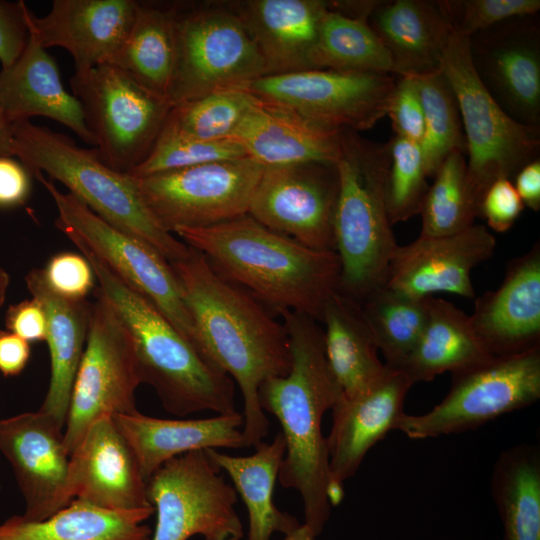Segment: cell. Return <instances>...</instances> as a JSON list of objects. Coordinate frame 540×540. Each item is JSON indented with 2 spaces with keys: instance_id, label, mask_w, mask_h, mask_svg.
<instances>
[{
  "instance_id": "1",
  "label": "cell",
  "mask_w": 540,
  "mask_h": 540,
  "mask_svg": "<svg viewBox=\"0 0 540 540\" xmlns=\"http://www.w3.org/2000/svg\"><path fill=\"white\" fill-rule=\"evenodd\" d=\"M170 264L195 325L197 351L238 385L246 445L256 447L269 430L259 388L291 368L287 331L270 309L218 274L199 251L190 247L185 258Z\"/></svg>"
},
{
  "instance_id": "2",
  "label": "cell",
  "mask_w": 540,
  "mask_h": 540,
  "mask_svg": "<svg viewBox=\"0 0 540 540\" xmlns=\"http://www.w3.org/2000/svg\"><path fill=\"white\" fill-rule=\"evenodd\" d=\"M279 315L289 337L291 368L287 375L261 384L259 404L277 418L282 428L285 455L279 483L299 493L304 524L319 536L332 507L327 494L329 458L322 419L342 390L326 359L324 333L318 321L294 311Z\"/></svg>"
},
{
  "instance_id": "3",
  "label": "cell",
  "mask_w": 540,
  "mask_h": 540,
  "mask_svg": "<svg viewBox=\"0 0 540 540\" xmlns=\"http://www.w3.org/2000/svg\"><path fill=\"white\" fill-rule=\"evenodd\" d=\"M174 234L276 314L294 311L320 322L326 300L339 285L335 251L307 247L248 214L210 227L179 228Z\"/></svg>"
},
{
  "instance_id": "4",
  "label": "cell",
  "mask_w": 540,
  "mask_h": 540,
  "mask_svg": "<svg viewBox=\"0 0 540 540\" xmlns=\"http://www.w3.org/2000/svg\"><path fill=\"white\" fill-rule=\"evenodd\" d=\"M78 249L131 337L142 384L154 389L164 410L179 417L236 412L231 377L210 365L152 302L88 250Z\"/></svg>"
},
{
  "instance_id": "5",
  "label": "cell",
  "mask_w": 540,
  "mask_h": 540,
  "mask_svg": "<svg viewBox=\"0 0 540 540\" xmlns=\"http://www.w3.org/2000/svg\"><path fill=\"white\" fill-rule=\"evenodd\" d=\"M339 193L334 241L341 271L337 290L362 303L386 287L396 243L387 206L389 143L340 131L335 163Z\"/></svg>"
},
{
  "instance_id": "6",
  "label": "cell",
  "mask_w": 540,
  "mask_h": 540,
  "mask_svg": "<svg viewBox=\"0 0 540 540\" xmlns=\"http://www.w3.org/2000/svg\"><path fill=\"white\" fill-rule=\"evenodd\" d=\"M11 154L31 176L46 174L62 183L99 217L146 242L169 263L185 258L190 247L163 229L146 207L136 178L106 164L95 148L30 120L11 127Z\"/></svg>"
},
{
  "instance_id": "7",
  "label": "cell",
  "mask_w": 540,
  "mask_h": 540,
  "mask_svg": "<svg viewBox=\"0 0 540 540\" xmlns=\"http://www.w3.org/2000/svg\"><path fill=\"white\" fill-rule=\"evenodd\" d=\"M458 102L466 141L467 183L479 209L488 187L498 179L513 180L518 171L539 158L540 126L512 119L477 76L468 37L453 32L441 59Z\"/></svg>"
},
{
  "instance_id": "8",
  "label": "cell",
  "mask_w": 540,
  "mask_h": 540,
  "mask_svg": "<svg viewBox=\"0 0 540 540\" xmlns=\"http://www.w3.org/2000/svg\"><path fill=\"white\" fill-rule=\"evenodd\" d=\"M33 177L54 201L57 228L77 248L88 250L120 280L152 302L197 351L195 325L171 264L146 242L111 225L71 193L59 190L43 174Z\"/></svg>"
},
{
  "instance_id": "9",
  "label": "cell",
  "mask_w": 540,
  "mask_h": 540,
  "mask_svg": "<svg viewBox=\"0 0 540 540\" xmlns=\"http://www.w3.org/2000/svg\"><path fill=\"white\" fill-rule=\"evenodd\" d=\"M179 54L172 105L242 88L266 76L264 60L232 2L178 4Z\"/></svg>"
},
{
  "instance_id": "10",
  "label": "cell",
  "mask_w": 540,
  "mask_h": 540,
  "mask_svg": "<svg viewBox=\"0 0 540 540\" xmlns=\"http://www.w3.org/2000/svg\"><path fill=\"white\" fill-rule=\"evenodd\" d=\"M70 87L82 106L95 149L121 172H130L147 157L173 106L108 63L75 72Z\"/></svg>"
},
{
  "instance_id": "11",
  "label": "cell",
  "mask_w": 540,
  "mask_h": 540,
  "mask_svg": "<svg viewBox=\"0 0 540 540\" xmlns=\"http://www.w3.org/2000/svg\"><path fill=\"white\" fill-rule=\"evenodd\" d=\"M539 399L540 347H536L452 373L442 401L424 414L403 413L396 430L416 440L460 433Z\"/></svg>"
},
{
  "instance_id": "12",
  "label": "cell",
  "mask_w": 540,
  "mask_h": 540,
  "mask_svg": "<svg viewBox=\"0 0 540 540\" xmlns=\"http://www.w3.org/2000/svg\"><path fill=\"white\" fill-rule=\"evenodd\" d=\"M205 450L166 461L147 480L146 493L156 512L150 540H241L237 493Z\"/></svg>"
},
{
  "instance_id": "13",
  "label": "cell",
  "mask_w": 540,
  "mask_h": 540,
  "mask_svg": "<svg viewBox=\"0 0 540 540\" xmlns=\"http://www.w3.org/2000/svg\"><path fill=\"white\" fill-rule=\"evenodd\" d=\"M96 293L64 429L70 455L97 418L138 412L135 391L142 382L133 342L112 306Z\"/></svg>"
},
{
  "instance_id": "14",
  "label": "cell",
  "mask_w": 540,
  "mask_h": 540,
  "mask_svg": "<svg viewBox=\"0 0 540 540\" xmlns=\"http://www.w3.org/2000/svg\"><path fill=\"white\" fill-rule=\"evenodd\" d=\"M394 75L312 69L266 75L242 87L257 100L328 130H368L387 114Z\"/></svg>"
},
{
  "instance_id": "15",
  "label": "cell",
  "mask_w": 540,
  "mask_h": 540,
  "mask_svg": "<svg viewBox=\"0 0 540 540\" xmlns=\"http://www.w3.org/2000/svg\"><path fill=\"white\" fill-rule=\"evenodd\" d=\"M263 170L243 157L135 178L150 213L174 234L179 228L210 227L248 214Z\"/></svg>"
},
{
  "instance_id": "16",
  "label": "cell",
  "mask_w": 540,
  "mask_h": 540,
  "mask_svg": "<svg viewBox=\"0 0 540 540\" xmlns=\"http://www.w3.org/2000/svg\"><path fill=\"white\" fill-rule=\"evenodd\" d=\"M338 193L335 164L308 162L264 167L248 215L307 247L335 251Z\"/></svg>"
},
{
  "instance_id": "17",
  "label": "cell",
  "mask_w": 540,
  "mask_h": 540,
  "mask_svg": "<svg viewBox=\"0 0 540 540\" xmlns=\"http://www.w3.org/2000/svg\"><path fill=\"white\" fill-rule=\"evenodd\" d=\"M474 70L514 120L540 126V21L537 14L499 22L469 38Z\"/></svg>"
},
{
  "instance_id": "18",
  "label": "cell",
  "mask_w": 540,
  "mask_h": 540,
  "mask_svg": "<svg viewBox=\"0 0 540 540\" xmlns=\"http://www.w3.org/2000/svg\"><path fill=\"white\" fill-rule=\"evenodd\" d=\"M0 451L25 501L22 517L43 520L67 506L70 453L64 427L47 414L25 412L0 420Z\"/></svg>"
},
{
  "instance_id": "19",
  "label": "cell",
  "mask_w": 540,
  "mask_h": 540,
  "mask_svg": "<svg viewBox=\"0 0 540 540\" xmlns=\"http://www.w3.org/2000/svg\"><path fill=\"white\" fill-rule=\"evenodd\" d=\"M387 367L371 387L351 397L342 394L331 409L332 426L326 437L331 506L341 503L344 482L354 476L371 447L396 430L404 413L405 398L413 384L401 370Z\"/></svg>"
},
{
  "instance_id": "20",
  "label": "cell",
  "mask_w": 540,
  "mask_h": 540,
  "mask_svg": "<svg viewBox=\"0 0 540 540\" xmlns=\"http://www.w3.org/2000/svg\"><path fill=\"white\" fill-rule=\"evenodd\" d=\"M496 239L482 224L444 236H419L398 246L386 287L416 298L445 292L474 298L472 270L494 254Z\"/></svg>"
},
{
  "instance_id": "21",
  "label": "cell",
  "mask_w": 540,
  "mask_h": 540,
  "mask_svg": "<svg viewBox=\"0 0 540 540\" xmlns=\"http://www.w3.org/2000/svg\"><path fill=\"white\" fill-rule=\"evenodd\" d=\"M66 493L69 502L77 499L110 510L152 506L135 453L113 416L94 420L72 452Z\"/></svg>"
},
{
  "instance_id": "22",
  "label": "cell",
  "mask_w": 540,
  "mask_h": 540,
  "mask_svg": "<svg viewBox=\"0 0 540 540\" xmlns=\"http://www.w3.org/2000/svg\"><path fill=\"white\" fill-rule=\"evenodd\" d=\"M136 0H53L43 17L27 6L28 31L43 48L60 47L75 72L108 63L124 42L135 17Z\"/></svg>"
},
{
  "instance_id": "23",
  "label": "cell",
  "mask_w": 540,
  "mask_h": 540,
  "mask_svg": "<svg viewBox=\"0 0 540 540\" xmlns=\"http://www.w3.org/2000/svg\"><path fill=\"white\" fill-rule=\"evenodd\" d=\"M471 326L493 356L540 347V244L506 266L500 286L474 302Z\"/></svg>"
},
{
  "instance_id": "24",
  "label": "cell",
  "mask_w": 540,
  "mask_h": 540,
  "mask_svg": "<svg viewBox=\"0 0 540 540\" xmlns=\"http://www.w3.org/2000/svg\"><path fill=\"white\" fill-rule=\"evenodd\" d=\"M232 4L264 60L267 75L315 69L314 53L327 1L246 0Z\"/></svg>"
},
{
  "instance_id": "25",
  "label": "cell",
  "mask_w": 540,
  "mask_h": 540,
  "mask_svg": "<svg viewBox=\"0 0 540 540\" xmlns=\"http://www.w3.org/2000/svg\"><path fill=\"white\" fill-rule=\"evenodd\" d=\"M0 106L11 124L49 118L95 147L79 100L65 89L55 59L30 32L21 56L0 71Z\"/></svg>"
},
{
  "instance_id": "26",
  "label": "cell",
  "mask_w": 540,
  "mask_h": 540,
  "mask_svg": "<svg viewBox=\"0 0 540 540\" xmlns=\"http://www.w3.org/2000/svg\"><path fill=\"white\" fill-rule=\"evenodd\" d=\"M137 458L145 481L166 461L187 452L247 447L238 411L203 419H161L141 414L113 416Z\"/></svg>"
},
{
  "instance_id": "27",
  "label": "cell",
  "mask_w": 540,
  "mask_h": 540,
  "mask_svg": "<svg viewBox=\"0 0 540 540\" xmlns=\"http://www.w3.org/2000/svg\"><path fill=\"white\" fill-rule=\"evenodd\" d=\"M368 25L388 51L397 76H423L441 69L454 32L440 1H378Z\"/></svg>"
},
{
  "instance_id": "28",
  "label": "cell",
  "mask_w": 540,
  "mask_h": 540,
  "mask_svg": "<svg viewBox=\"0 0 540 540\" xmlns=\"http://www.w3.org/2000/svg\"><path fill=\"white\" fill-rule=\"evenodd\" d=\"M340 131L319 127L291 111L256 99L231 138L263 167L335 164Z\"/></svg>"
},
{
  "instance_id": "29",
  "label": "cell",
  "mask_w": 540,
  "mask_h": 540,
  "mask_svg": "<svg viewBox=\"0 0 540 540\" xmlns=\"http://www.w3.org/2000/svg\"><path fill=\"white\" fill-rule=\"evenodd\" d=\"M32 298L42 305L47 320L45 342L50 354V381L39 411L65 428L75 375L88 335L92 304L56 294L46 283L42 269L25 276Z\"/></svg>"
},
{
  "instance_id": "30",
  "label": "cell",
  "mask_w": 540,
  "mask_h": 540,
  "mask_svg": "<svg viewBox=\"0 0 540 540\" xmlns=\"http://www.w3.org/2000/svg\"><path fill=\"white\" fill-rule=\"evenodd\" d=\"M178 54V4L138 1L132 26L108 64L169 100Z\"/></svg>"
},
{
  "instance_id": "31",
  "label": "cell",
  "mask_w": 540,
  "mask_h": 540,
  "mask_svg": "<svg viewBox=\"0 0 540 540\" xmlns=\"http://www.w3.org/2000/svg\"><path fill=\"white\" fill-rule=\"evenodd\" d=\"M329 367L342 394L357 395L387 371L360 303L335 290L325 302L321 321Z\"/></svg>"
},
{
  "instance_id": "32",
  "label": "cell",
  "mask_w": 540,
  "mask_h": 540,
  "mask_svg": "<svg viewBox=\"0 0 540 540\" xmlns=\"http://www.w3.org/2000/svg\"><path fill=\"white\" fill-rule=\"evenodd\" d=\"M211 461L224 470L243 500L249 518L246 540H270L274 532L284 535L299 525L296 517L279 510L273 491L285 455V440L278 432L269 443L261 442L248 456H232L216 449H205Z\"/></svg>"
},
{
  "instance_id": "33",
  "label": "cell",
  "mask_w": 540,
  "mask_h": 540,
  "mask_svg": "<svg viewBox=\"0 0 540 540\" xmlns=\"http://www.w3.org/2000/svg\"><path fill=\"white\" fill-rule=\"evenodd\" d=\"M153 506L136 510H110L74 499L43 520L14 515L0 523V540H150L143 524Z\"/></svg>"
},
{
  "instance_id": "34",
  "label": "cell",
  "mask_w": 540,
  "mask_h": 540,
  "mask_svg": "<svg viewBox=\"0 0 540 540\" xmlns=\"http://www.w3.org/2000/svg\"><path fill=\"white\" fill-rule=\"evenodd\" d=\"M493 357L476 336L468 314L444 299L430 296L425 328L398 370L414 385L431 381L446 371L452 374L477 366Z\"/></svg>"
},
{
  "instance_id": "35",
  "label": "cell",
  "mask_w": 540,
  "mask_h": 540,
  "mask_svg": "<svg viewBox=\"0 0 540 540\" xmlns=\"http://www.w3.org/2000/svg\"><path fill=\"white\" fill-rule=\"evenodd\" d=\"M503 540H540V450L521 443L503 450L491 476Z\"/></svg>"
},
{
  "instance_id": "36",
  "label": "cell",
  "mask_w": 540,
  "mask_h": 540,
  "mask_svg": "<svg viewBox=\"0 0 540 540\" xmlns=\"http://www.w3.org/2000/svg\"><path fill=\"white\" fill-rule=\"evenodd\" d=\"M315 69L396 75L391 57L367 22L327 10L314 53Z\"/></svg>"
},
{
  "instance_id": "37",
  "label": "cell",
  "mask_w": 540,
  "mask_h": 540,
  "mask_svg": "<svg viewBox=\"0 0 540 540\" xmlns=\"http://www.w3.org/2000/svg\"><path fill=\"white\" fill-rule=\"evenodd\" d=\"M429 297L385 287L360 303L387 366L400 369L414 350L427 322Z\"/></svg>"
},
{
  "instance_id": "38",
  "label": "cell",
  "mask_w": 540,
  "mask_h": 540,
  "mask_svg": "<svg viewBox=\"0 0 540 540\" xmlns=\"http://www.w3.org/2000/svg\"><path fill=\"white\" fill-rule=\"evenodd\" d=\"M420 209V236L454 234L474 225L479 209L467 183V159L463 151H452L437 170Z\"/></svg>"
},
{
  "instance_id": "39",
  "label": "cell",
  "mask_w": 540,
  "mask_h": 540,
  "mask_svg": "<svg viewBox=\"0 0 540 540\" xmlns=\"http://www.w3.org/2000/svg\"><path fill=\"white\" fill-rule=\"evenodd\" d=\"M416 79L425 120L420 148L426 175L433 178L452 151L466 153V141L458 102L443 71L440 69Z\"/></svg>"
},
{
  "instance_id": "40",
  "label": "cell",
  "mask_w": 540,
  "mask_h": 540,
  "mask_svg": "<svg viewBox=\"0 0 540 540\" xmlns=\"http://www.w3.org/2000/svg\"><path fill=\"white\" fill-rule=\"evenodd\" d=\"M255 102L244 88L216 91L173 105L166 124L203 140L228 139Z\"/></svg>"
},
{
  "instance_id": "41",
  "label": "cell",
  "mask_w": 540,
  "mask_h": 540,
  "mask_svg": "<svg viewBox=\"0 0 540 540\" xmlns=\"http://www.w3.org/2000/svg\"><path fill=\"white\" fill-rule=\"evenodd\" d=\"M248 157L242 146L232 138L203 140L164 124L147 157L130 172L144 177L201 164Z\"/></svg>"
},
{
  "instance_id": "42",
  "label": "cell",
  "mask_w": 540,
  "mask_h": 540,
  "mask_svg": "<svg viewBox=\"0 0 540 540\" xmlns=\"http://www.w3.org/2000/svg\"><path fill=\"white\" fill-rule=\"evenodd\" d=\"M388 143L387 206L394 225L420 213L429 185L420 145L395 135Z\"/></svg>"
},
{
  "instance_id": "43",
  "label": "cell",
  "mask_w": 540,
  "mask_h": 540,
  "mask_svg": "<svg viewBox=\"0 0 540 540\" xmlns=\"http://www.w3.org/2000/svg\"><path fill=\"white\" fill-rule=\"evenodd\" d=\"M453 30L463 36L485 30L506 19L537 14L539 0H440Z\"/></svg>"
},
{
  "instance_id": "44",
  "label": "cell",
  "mask_w": 540,
  "mask_h": 540,
  "mask_svg": "<svg viewBox=\"0 0 540 540\" xmlns=\"http://www.w3.org/2000/svg\"><path fill=\"white\" fill-rule=\"evenodd\" d=\"M47 285L58 295L84 300L95 284V273L83 254L60 252L42 269Z\"/></svg>"
},
{
  "instance_id": "45",
  "label": "cell",
  "mask_w": 540,
  "mask_h": 540,
  "mask_svg": "<svg viewBox=\"0 0 540 540\" xmlns=\"http://www.w3.org/2000/svg\"><path fill=\"white\" fill-rule=\"evenodd\" d=\"M395 136L420 145L425 130L424 110L417 79L399 76L387 114Z\"/></svg>"
},
{
  "instance_id": "46",
  "label": "cell",
  "mask_w": 540,
  "mask_h": 540,
  "mask_svg": "<svg viewBox=\"0 0 540 540\" xmlns=\"http://www.w3.org/2000/svg\"><path fill=\"white\" fill-rule=\"evenodd\" d=\"M524 207L513 181L502 178L486 190L480 203V217L492 230L504 233L514 225Z\"/></svg>"
},
{
  "instance_id": "47",
  "label": "cell",
  "mask_w": 540,
  "mask_h": 540,
  "mask_svg": "<svg viewBox=\"0 0 540 540\" xmlns=\"http://www.w3.org/2000/svg\"><path fill=\"white\" fill-rule=\"evenodd\" d=\"M27 4L0 0V63L2 69L13 65L23 53L29 38Z\"/></svg>"
},
{
  "instance_id": "48",
  "label": "cell",
  "mask_w": 540,
  "mask_h": 540,
  "mask_svg": "<svg viewBox=\"0 0 540 540\" xmlns=\"http://www.w3.org/2000/svg\"><path fill=\"white\" fill-rule=\"evenodd\" d=\"M5 325L8 331L29 343L46 339V314L40 302L34 298L10 305L5 316Z\"/></svg>"
},
{
  "instance_id": "49",
  "label": "cell",
  "mask_w": 540,
  "mask_h": 540,
  "mask_svg": "<svg viewBox=\"0 0 540 540\" xmlns=\"http://www.w3.org/2000/svg\"><path fill=\"white\" fill-rule=\"evenodd\" d=\"M31 190V175L21 162L0 157V208L24 204Z\"/></svg>"
},
{
  "instance_id": "50",
  "label": "cell",
  "mask_w": 540,
  "mask_h": 540,
  "mask_svg": "<svg viewBox=\"0 0 540 540\" xmlns=\"http://www.w3.org/2000/svg\"><path fill=\"white\" fill-rule=\"evenodd\" d=\"M31 356L30 343L10 331L0 330V373L19 375Z\"/></svg>"
},
{
  "instance_id": "51",
  "label": "cell",
  "mask_w": 540,
  "mask_h": 540,
  "mask_svg": "<svg viewBox=\"0 0 540 540\" xmlns=\"http://www.w3.org/2000/svg\"><path fill=\"white\" fill-rule=\"evenodd\" d=\"M514 187L524 206L540 209V159H535L522 167L514 177Z\"/></svg>"
},
{
  "instance_id": "52",
  "label": "cell",
  "mask_w": 540,
  "mask_h": 540,
  "mask_svg": "<svg viewBox=\"0 0 540 540\" xmlns=\"http://www.w3.org/2000/svg\"><path fill=\"white\" fill-rule=\"evenodd\" d=\"M378 4V0L364 1H327L328 9L340 13L346 17L368 21L373 9Z\"/></svg>"
},
{
  "instance_id": "53",
  "label": "cell",
  "mask_w": 540,
  "mask_h": 540,
  "mask_svg": "<svg viewBox=\"0 0 540 540\" xmlns=\"http://www.w3.org/2000/svg\"><path fill=\"white\" fill-rule=\"evenodd\" d=\"M12 124L6 118L1 106H0V157L10 156L11 154V132Z\"/></svg>"
},
{
  "instance_id": "54",
  "label": "cell",
  "mask_w": 540,
  "mask_h": 540,
  "mask_svg": "<svg viewBox=\"0 0 540 540\" xmlns=\"http://www.w3.org/2000/svg\"><path fill=\"white\" fill-rule=\"evenodd\" d=\"M316 538L317 536L313 533V531L303 523L291 533L285 535L282 540H316Z\"/></svg>"
},
{
  "instance_id": "55",
  "label": "cell",
  "mask_w": 540,
  "mask_h": 540,
  "mask_svg": "<svg viewBox=\"0 0 540 540\" xmlns=\"http://www.w3.org/2000/svg\"><path fill=\"white\" fill-rule=\"evenodd\" d=\"M9 282H10V277L7 271L4 268L0 267V307L3 305L5 301Z\"/></svg>"
}]
</instances>
